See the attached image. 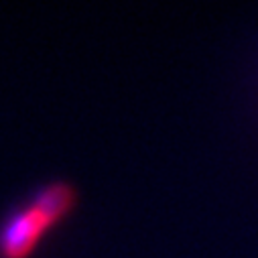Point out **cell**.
Masks as SVG:
<instances>
[{
  "label": "cell",
  "mask_w": 258,
  "mask_h": 258,
  "mask_svg": "<svg viewBox=\"0 0 258 258\" xmlns=\"http://www.w3.org/2000/svg\"><path fill=\"white\" fill-rule=\"evenodd\" d=\"M76 202L78 193L66 181H51L37 189L0 228V258H29L49 230L74 212Z\"/></svg>",
  "instance_id": "1"
}]
</instances>
